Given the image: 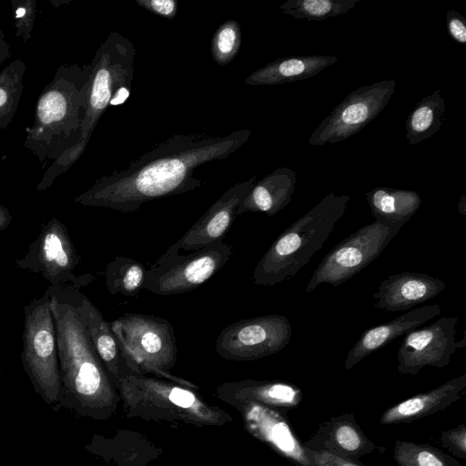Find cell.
<instances>
[{"mask_svg":"<svg viewBox=\"0 0 466 466\" xmlns=\"http://www.w3.org/2000/svg\"><path fill=\"white\" fill-rule=\"evenodd\" d=\"M251 130L226 136L176 133L121 169L105 175L74 201L122 213L138 210L155 199L179 195L202 187L195 177L199 166L228 157L250 137Z\"/></svg>","mask_w":466,"mask_h":466,"instance_id":"obj_1","label":"cell"},{"mask_svg":"<svg viewBox=\"0 0 466 466\" xmlns=\"http://www.w3.org/2000/svg\"><path fill=\"white\" fill-rule=\"evenodd\" d=\"M63 385L62 404L96 420L115 414L120 396L91 342L80 291L50 286Z\"/></svg>","mask_w":466,"mask_h":466,"instance_id":"obj_2","label":"cell"},{"mask_svg":"<svg viewBox=\"0 0 466 466\" xmlns=\"http://www.w3.org/2000/svg\"><path fill=\"white\" fill-rule=\"evenodd\" d=\"M91 71V63L61 65L39 95L24 145L43 167L80 141Z\"/></svg>","mask_w":466,"mask_h":466,"instance_id":"obj_3","label":"cell"},{"mask_svg":"<svg viewBox=\"0 0 466 466\" xmlns=\"http://www.w3.org/2000/svg\"><path fill=\"white\" fill-rule=\"evenodd\" d=\"M135 56L133 43L116 31H112L100 45L91 61L92 71L80 141L51 163L36 185V190L49 187L57 177L67 171L80 158L98 120L107 107L110 105L123 104L129 96L135 73Z\"/></svg>","mask_w":466,"mask_h":466,"instance_id":"obj_4","label":"cell"},{"mask_svg":"<svg viewBox=\"0 0 466 466\" xmlns=\"http://www.w3.org/2000/svg\"><path fill=\"white\" fill-rule=\"evenodd\" d=\"M349 201V196L330 192L287 228L257 263L253 283L272 287L299 273L323 247Z\"/></svg>","mask_w":466,"mask_h":466,"instance_id":"obj_5","label":"cell"},{"mask_svg":"<svg viewBox=\"0 0 466 466\" xmlns=\"http://www.w3.org/2000/svg\"><path fill=\"white\" fill-rule=\"evenodd\" d=\"M195 389L145 375H127L116 388L127 417L196 426H222L232 420Z\"/></svg>","mask_w":466,"mask_h":466,"instance_id":"obj_6","label":"cell"},{"mask_svg":"<svg viewBox=\"0 0 466 466\" xmlns=\"http://www.w3.org/2000/svg\"><path fill=\"white\" fill-rule=\"evenodd\" d=\"M109 325L133 375L153 376L198 389L171 373L177 359V345L173 325L167 319L125 313Z\"/></svg>","mask_w":466,"mask_h":466,"instance_id":"obj_7","label":"cell"},{"mask_svg":"<svg viewBox=\"0 0 466 466\" xmlns=\"http://www.w3.org/2000/svg\"><path fill=\"white\" fill-rule=\"evenodd\" d=\"M22 363L35 390L48 404L63 400L56 324L48 293L24 309Z\"/></svg>","mask_w":466,"mask_h":466,"instance_id":"obj_8","label":"cell"},{"mask_svg":"<svg viewBox=\"0 0 466 466\" xmlns=\"http://www.w3.org/2000/svg\"><path fill=\"white\" fill-rule=\"evenodd\" d=\"M399 230L378 221L367 224L335 246L320 261L305 287L306 292L321 284L338 287L349 280L384 250Z\"/></svg>","mask_w":466,"mask_h":466,"instance_id":"obj_9","label":"cell"},{"mask_svg":"<svg viewBox=\"0 0 466 466\" xmlns=\"http://www.w3.org/2000/svg\"><path fill=\"white\" fill-rule=\"evenodd\" d=\"M79 262L80 258L66 226L52 218L44 225L25 256L16 260L15 267L41 274L52 287L79 289L95 279L89 273L75 275Z\"/></svg>","mask_w":466,"mask_h":466,"instance_id":"obj_10","label":"cell"},{"mask_svg":"<svg viewBox=\"0 0 466 466\" xmlns=\"http://www.w3.org/2000/svg\"><path fill=\"white\" fill-rule=\"evenodd\" d=\"M231 256V246L220 240L193 253L159 258L147 269L145 289L162 296L189 292L209 280Z\"/></svg>","mask_w":466,"mask_h":466,"instance_id":"obj_11","label":"cell"},{"mask_svg":"<svg viewBox=\"0 0 466 466\" xmlns=\"http://www.w3.org/2000/svg\"><path fill=\"white\" fill-rule=\"evenodd\" d=\"M395 88L393 79L356 88L319 123L311 133L309 144H334L357 134L386 107Z\"/></svg>","mask_w":466,"mask_h":466,"instance_id":"obj_12","label":"cell"},{"mask_svg":"<svg viewBox=\"0 0 466 466\" xmlns=\"http://www.w3.org/2000/svg\"><path fill=\"white\" fill-rule=\"evenodd\" d=\"M291 324L283 315L272 314L240 319L226 326L215 342L223 359L249 361L282 350L291 339Z\"/></svg>","mask_w":466,"mask_h":466,"instance_id":"obj_13","label":"cell"},{"mask_svg":"<svg viewBox=\"0 0 466 466\" xmlns=\"http://www.w3.org/2000/svg\"><path fill=\"white\" fill-rule=\"evenodd\" d=\"M459 318L441 317L433 323L405 334L397 353V370L401 374L416 375L425 367L444 368L465 338L456 341Z\"/></svg>","mask_w":466,"mask_h":466,"instance_id":"obj_14","label":"cell"},{"mask_svg":"<svg viewBox=\"0 0 466 466\" xmlns=\"http://www.w3.org/2000/svg\"><path fill=\"white\" fill-rule=\"evenodd\" d=\"M256 178L257 176H253L229 187L160 258H174L181 252L193 253L222 240L238 217V209Z\"/></svg>","mask_w":466,"mask_h":466,"instance_id":"obj_15","label":"cell"},{"mask_svg":"<svg viewBox=\"0 0 466 466\" xmlns=\"http://www.w3.org/2000/svg\"><path fill=\"white\" fill-rule=\"evenodd\" d=\"M242 417L246 430L267 444L293 466H317L295 434L284 410L244 401L233 405Z\"/></svg>","mask_w":466,"mask_h":466,"instance_id":"obj_16","label":"cell"},{"mask_svg":"<svg viewBox=\"0 0 466 466\" xmlns=\"http://www.w3.org/2000/svg\"><path fill=\"white\" fill-rule=\"evenodd\" d=\"M303 446L308 450L323 451L355 461L376 451L385 450L364 434L352 413H343L324 421L303 442Z\"/></svg>","mask_w":466,"mask_h":466,"instance_id":"obj_17","label":"cell"},{"mask_svg":"<svg viewBox=\"0 0 466 466\" xmlns=\"http://www.w3.org/2000/svg\"><path fill=\"white\" fill-rule=\"evenodd\" d=\"M446 288L445 283L420 272H401L390 275L381 281L372 297L374 307L384 311H403L426 302Z\"/></svg>","mask_w":466,"mask_h":466,"instance_id":"obj_18","label":"cell"},{"mask_svg":"<svg viewBox=\"0 0 466 466\" xmlns=\"http://www.w3.org/2000/svg\"><path fill=\"white\" fill-rule=\"evenodd\" d=\"M441 314L438 304L425 305L410 309L394 319L363 331L357 342L349 350L344 362L346 370L352 369L357 363L376 350L386 346L395 339L419 328Z\"/></svg>","mask_w":466,"mask_h":466,"instance_id":"obj_19","label":"cell"},{"mask_svg":"<svg viewBox=\"0 0 466 466\" xmlns=\"http://www.w3.org/2000/svg\"><path fill=\"white\" fill-rule=\"evenodd\" d=\"M216 395L228 404L253 401L287 410L296 408L302 400L301 389L287 381L244 380L225 382L216 388Z\"/></svg>","mask_w":466,"mask_h":466,"instance_id":"obj_20","label":"cell"},{"mask_svg":"<svg viewBox=\"0 0 466 466\" xmlns=\"http://www.w3.org/2000/svg\"><path fill=\"white\" fill-rule=\"evenodd\" d=\"M466 389V373L426 392L416 394L387 409L380 418L382 425L410 423L444 410L459 401Z\"/></svg>","mask_w":466,"mask_h":466,"instance_id":"obj_21","label":"cell"},{"mask_svg":"<svg viewBox=\"0 0 466 466\" xmlns=\"http://www.w3.org/2000/svg\"><path fill=\"white\" fill-rule=\"evenodd\" d=\"M296 173L289 167H279L260 180L240 204L238 216L246 212H260L274 216L291 201L296 185Z\"/></svg>","mask_w":466,"mask_h":466,"instance_id":"obj_22","label":"cell"},{"mask_svg":"<svg viewBox=\"0 0 466 466\" xmlns=\"http://www.w3.org/2000/svg\"><path fill=\"white\" fill-rule=\"evenodd\" d=\"M80 302L86 319L88 334L93 347L116 389L119 381L133 375L127 367L118 343L100 310L80 292Z\"/></svg>","mask_w":466,"mask_h":466,"instance_id":"obj_23","label":"cell"},{"mask_svg":"<svg viewBox=\"0 0 466 466\" xmlns=\"http://www.w3.org/2000/svg\"><path fill=\"white\" fill-rule=\"evenodd\" d=\"M337 61V56L320 55L281 57L252 72L244 83L249 86H273L305 80Z\"/></svg>","mask_w":466,"mask_h":466,"instance_id":"obj_24","label":"cell"},{"mask_svg":"<svg viewBox=\"0 0 466 466\" xmlns=\"http://www.w3.org/2000/svg\"><path fill=\"white\" fill-rule=\"evenodd\" d=\"M365 197L375 220L399 231L422 203L420 195L410 189L378 187Z\"/></svg>","mask_w":466,"mask_h":466,"instance_id":"obj_25","label":"cell"},{"mask_svg":"<svg viewBox=\"0 0 466 466\" xmlns=\"http://www.w3.org/2000/svg\"><path fill=\"white\" fill-rule=\"evenodd\" d=\"M100 439L98 451L94 452L113 460L116 466H147L160 452L143 436L125 430L114 438Z\"/></svg>","mask_w":466,"mask_h":466,"instance_id":"obj_26","label":"cell"},{"mask_svg":"<svg viewBox=\"0 0 466 466\" xmlns=\"http://www.w3.org/2000/svg\"><path fill=\"white\" fill-rule=\"evenodd\" d=\"M445 109L440 89L418 102L405 122L408 144L417 145L433 136L442 124Z\"/></svg>","mask_w":466,"mask_h":466,"instance_id":"obj_27","label":"cell"},{"mask_svg":"<svg viewBox=\"0 0 466 466\" xmlns=\"http://www.w3.org/2000/svg\"><path fill=\"white\" fill-rule=\"evenodd\" d=\"M147 272L139 261L128 257H116L105 270L106 289L112 295L137 296L145 289Z\"/></svg>","mask_w":466,"mask_h":466,"instance_id":"obj_28","label":"cell"},{"mask_svg":"<svg viewBox=\"0 0 466 466\" xmlns=\"http://www.w3.org/2000/svg\"><path fill=\"white\" fill-rule=\"evenodd\" d=\"M25 62L18 58L0 72V129L12 122L24 89Z\"/></svg>","mask_w":466,"mask_h":466,"instance_id":"obj_29","label":"cell"},{"mask_svg":"<svg viewBox=\"0 0 466 466\" xmlns=\"http://www.w3.org/2000/svg\"><path fill=\"white\" fill-rule=\"evenodd\" d=\"M362 0H288L279 5L283 14L309 22L324 21L348 13Z\"/></svg>","mask_w":466,"mask_h":466,"instance_id":"obj_30","label":"cell"},{"mask_svg":"<svg viewBox=\"0 0 466 466\" xmlns=\"http://www.w3.org/2000/svg\"><path fill=\"white\" fill-rule=\"evenodd\" d=\"M393 459L398 466H462L457 460L428 443L396 441Z\"/></svg>","mask_w":466,"mask_h":466,"instance_id":"obj_31","label":"cell"},{"mask_svg":"<svg viewBox=\"0 0 466 466\" xmlns=\"http://www.w3.org/2000/svg\"><path fill=\"white\" fill-rule=\"evenodd\" d=\"M241 45V28L238 21L227 20L213 35L210 51L213 60L219 66L230 63L237 56Z\"/></svg>","mask_w":466,"mask_h":466,"instance_id":"obj_32","label":"cell"},{"mask_svg":"<svg viewBox=\"0 0 466 466\" xmlns=\"http://www.w3.org/2000/svg\"><path fill=\"white\" fill-rule=\"evenodd\" d=\"M14 25L15 36L21 37L25 44L31 38L34 23L36 17L35 0H12Z\"/></svg>","mask_w":466,"mask_h":466,"instance_id":"obj_33","label":"cell"},{"mask_svg":"<svg viewBox=\"0 0 466 466\" xmlns=\"http://www.w3.org/2000/svg\"><path fill=\"white\" fill-rule=\"evenodd\" d=\"M440 441L453 455L466 460V425L461 423L455 428L442 431Z\"/></svg>","mask_w":466,"mask_h":466,"instance_id":"obj_34","label":"cell"},{"mask_svg":"<svg viewBox=\"0 0 466 466\" xmlns=\"http://www.w3.org/2000/svg\"><path fill=\"white\" fill-rule=\"evenodd\" d=\"M148 12L163 18L173 20L177 14V3L175 0H135Z\"/></svg>","mask_w":466,"mask_h":466,"instance_id":"obj_35","label":"cell"},{"mask_svg":"<svg viewBox=\"0 0 466 466\" xmlns=\"http://www.w3.org/2000/svg\"><path fill=\"white\" fill-rule=\"evenodd\" d=\"M308 456L317 466H368L359 461L342 458L323 451H311L306 449Z\"/></svg>","mask_w":466,"mask_h":466,"instance_id":"obj_36","label":"cell"},{"mask_svg":"<svg viewBox=\"0 0 466 466\" xmlns=\"http://www.w3.org/2000/svg\"><path fill=\"white\" fill-rule=\"evenodd\" d=\"M447 30L451 38L456 42L466 45V19L453 9L446 13Z\"/></svg>","mask_w":466,"mask_h":466,"instance_id":"obj_37","label":"cell"},{"mask_svg":"<svg viewBox=\"0 0 466 466\" xmlns=\"http://www.w3.org/2000/svg\"><path fill=\"white\" fill-rule=\"evenodd\" d=\"M11 56L10 45L5 39V35L0 28V64Z\"/></svg>","mask_w":466,"mask_h":466,"instance_id":"obj_38","label":"cell"},{"mask_svg":"<svg viewBox=\"0 0 466 466\" xmlns=\"http://www.w3.org/2000/svg\"><path fill=\"white\" fill-rule=\"evenodd\" d=\"M12 221V216L7 208L0 204V230L5 229Z\"/></svg>","mask_w":466,"mask_h":466,"instance_id":"obj_39","label":"cell"},{"mask_svg":"<svg viewBox=\"0 0 466 466\" xmlns=\"http://www.w3.org/2000/svg\"><path fill=\"white\" fill-rule=\"evenodd\" d=\"M465 198H466L465 196H462L461 198V200H460L459 205H458L459 211L461 214H463V215H465V210H466V200H465Z\"/></svg>","mask_w":466,"mask_h":466,"instance_id":"obj_40","label":"cell"}]
</instances>
